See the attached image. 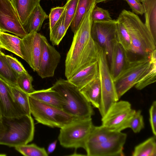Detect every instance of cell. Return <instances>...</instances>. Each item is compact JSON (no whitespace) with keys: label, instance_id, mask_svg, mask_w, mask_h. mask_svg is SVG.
Listing matches in <instances>:
<instances>
[{"label":"cell","instance_id":"cell-1","mask_svg":"<svg viewBox=\"0 0 156 156\" xmlns=\"http://www.w3.org/2000/svg\"><path fill=\"white\" fill-rule=\"evenodd\" d=\"M96 5H94L88 11L74 33L65 61V76L67 80L79 71L98 61L97 47L90 34L91 14Z\"/></svg>","mask_w":156,"mask_h":156},{"label":"cell","instance_id":"cell-2","mask_svg":"<svg viewBox=\"0 0 156 156\" xmlns=\"http://www.w3.org/2000/svg\"><path fill=\"white\" fill-rule=\"evenodd\" d=\"M118 17L123 23L129 36L131 48L127 53L138 57V59L148 57L156 50V41L145 24L137 15L124 9Z\"/></svg>","mask_w":156,"mask_h":156},{"label":"cell","instance_id":"cell-3","mask_svg":"<svg viewBox=\"0 0 156 156\" xmlns=\"http://www.w3.org/2000/svg\"><path fill=\"white\" fill-rule=\"evenodd\" d=\"M34 125L31 115L0 118V145L10 147L27 144L34 139Z\"/></svg>","mask_w":156,"mask_h":156},{"label":"cell","instance_id":"cell-4","mask_svg":"<svg viewBox=\"0 0 156 156\" xmlns=\"http://www.w3.org/2000/svg\"><path fill=\"white\" fill-rule=\"evenodd\" d=\"M51 87L60 96L62 109L67 113L78 119L91 118L94 114L91 104L68 80L59 79Z\"/></svg>","mask_w":156,"mask_h":156},{"label":"cell","instance_id":"cell-5","mask_svg":"<svg viewBox=\"0 0 156 156\" xmlns=\"http://www.w3.org/2000/svg\"><path fill=\"white\" fill-rule=\"evenodd\" d=\"M29 101L31 114L39 123L52 128H61L78 119L62 109L29 96Z\"/></svg>","mask_w":156,"mask_h":156},{"label":"cell","instance_id":"cell-6","mask_svg":"<svg viewBox=\"0 0 156 156\" xmlns=\"http://www.w3.org/2000/svg\"><path fill=\"white\" fill-rule=\"evenodd\" d=\"M96 45L98 55V62L99 77L101 87V102L98 109L102 117L111 106L119 99L117 97L114 80L109 67L105 51L103 48Z\"/></svg>","mask_w":156,"mask_h":156},{"label":"cell","instance_id":"cell-7","mask_svg":"<svg viewBox=\"0 0 156 156\" xmlns=\"http://www.w3.org/2000/svg\"><path fill=\"white\" fill-rule=\"evenodd\" d=\"M94 125L91 118L76 119L60 128L58 140L66 148H85L86 141Z\"/></svg>","mask_w":156,"mask_h":156},{"label":"cell","instance_id":"cell-8","mask_svg":"<svg viewBox=\"0 0 156 156\" xmlns=\"http://www.w3.org/2000/svg\"><path fill=\"white\" fill-rule=\"evenodd\" d=\"M149 63V56L128 60L120 73L114 79L119 100L137 83L148 67Z\"/></svg>","mask_w":156,"mask_h":156},{"label":"cell","instance_id":"cell-9","mask_svg":"<svg viewBox=\"0 0 156 156\" xmlns=\"http://www.w3.org/2000/svg\"><path fill=\"white\" fill-rule=\"evenodd\" d=\"M135 111L128 101H118L102 117V125L112 130L121 132L129 128L130 121Z\"/></svg>","mask_w":156,"mask_h":156},{"label":"cell","instance_id":"cell-10","mask_svg":"<svg viewBox=\"0 0 156 156\" xmlns=\"http://www.w3.org/2000/svg\"><path fill=\"white\" fill-rule=\"evenodd\" d=\"M90 34L95 43L105 51L109 63L112 43L115 41H117L116 20H112L102 22H92Z\"/></svg>","mask_w":156,"mask_h":156},{"label":"cell","instance_id":"cell-11","mask_svg":"<svg viewBox=\"0 0 156 156\" xmlns=\"http://www.w3.org/2000/svg\"><path fill=\"white\" fill-rule=\"evenodd\" d=\"M0 30L13 34L21 38L28 34L10 0H0Z\"/></svg>","mask_w":156,"mask_h":156},{"label":"cell","instance_id":"cell-12","mask_svg":"<svg viewBox=\"0 0 156 156\" xmlns=\"http://www.w3.org/2000/svg\"><path fill=\"white\" fill-rule=\"evenodd\" d=\"M61 58L60 53L44 35L41 37V51L37 72L42 78L54 76Z\"/></svg>","mask_w":156,"mask_h":156},{"label":"cell","instance_id":"cell-13","mask_svg":"<svg viewBox=\"0 0 156 156\" xmlns=\"http://www.w3.org/2000/svg\"><path fill=\"white\" fill-rule=\"evenodd\" d=\"M127 138L122 132L119 136L101 142L85 144L84 149L88 156H123V147Z\"/></svg>","mask_w":156,"mask_h":156},{"label":"cell","instance_id":"cell-14","mask_svg":"<svg viewBox=\"0 0 156 156\" xmlns=\"http://www.w3.org/2000/svg\"><path fill=\"white\" fill-rule=\"evenodd\" d=\"M41 35L38 32H31L21 38V51L23 59L34 72H37L39 69Z\"/></svg>","mask_w":156,"mask_h":156},{"label":"cell","instance_id":"cell-15","mask_svg":"<svg viewBox=\"0 0 156 156\" xmlns=\"http://www.w3.org/2000/svg\"><path fill=\"white\" fill-rule=\"evenodd\" d=\"M0 110L3 116L14 117L23 115L12 100L9 85L0 79Z\"/></svg>","mask_w":156,"mask_h":156},{"label":"cell","instance_id":"cell-16","mask_svg":"<svg viewBox=\"0 0 156 156\" xmlns=\"http://www.w3.org/2000/svg\"><path fill=\"white\" fill-rule=\"evenodd\" d=\"M129 60L126 51L122 45L117 40L114 41L109 63L110 72L114 80L120 73Z\"/></svg>","mask_w":156,"mask_h":156},{"label":"cell","instance_id":"cell-17","mask_svg":"<svg viewBox=\"0 0 156 156\" xmlns=\"http://www.w3.org/2000/svg\"><path fill=\"white\" fill-rule=\"evenodd\" d=\"M98 76L97 62L79 71L68 80L80 90Z\"/></svg>","mask_w":156,"mask_h":156},{"label":"cell","instance_id":"cell-18","mask_svg":"<svg viewBox=\"0 0 156 156\" xmlns=\"http://www.w3.org/2000/svg\"><path fill=\"white\" fill-rule=\"evenodd\" d=\"M94 107L98 109L101 99V87L99 76L80 90Z\"/></svg>","mask_w":156,"mask_h":156},{"label":"cell","instance_id":"cell-19","mask_svg":"<svg viewBox=\"0 0 156 156\" xmlns=\"http://www.w3.org/2000/svg\"><path fill=\"white\" fill-rule=\"evenodd\" d=\"M49 18L48 16L39 4L34 8L26 23L23 25L28 34L38 32L41 29L44 21Z\"/></svg>","mask_w":156,"mask_h":156},{"label":"cell","instance_id":"cell-20","mask_svg":"<svg viewBox=\"0 0 156 156\" xmlns=\"http://www.w3.org/2000/svg\"><path fill=\"white\" fill-rule=\"evenodd\" d=\"M150 63L148 67L135 85L137 90H141L154 83L156 80V50L149 56Z\"/></svg>","mask_w":156,"mask_h":156},{"label":"cell","instance_id":"cell-21","mask_svg":"<svg viewBox=\"0 0 156 156\" xmlns=\"http://www.w3.org/2000/svg\"><path fill=\"white\" fill-rule=\"evenodd\" d=\"M145 17V24L156 41V0H142Z\"/></svg>","mask_w":156,"mask_h":156},{"label":"cell","instance_id":"cell-22","mask_svg":"<svg viewBox=\"0 0 156 156\" xmlns=\"http://www.w3.org/2000/svg\"><path fill=\"white\" fill-rule=\"evenodd\" d=\"M41 0H11L22 25Z\"/></svg>","mask_w":156,"mask_h":156},{"label":"cell","instance_id":"cell-23","mask_svg":"<svg viewBox=\"0 0 156 156\" xmlns=\"http://www.w3.org/2000/svg\"><path fill=\"white\" fill-rule=\"evenodd\" d=\"M35 99L62 109V102L60 96L51 87L38 90L29 94Z\"/></svg>","mask_w":156,"mask_h":156},{"label":"cell","instance_id":"cell-24","mask_svg":"<svg viewBox=\"0 0 156 156\" xmlns=\"http://www.w3.org/2000/svg\"><path fill=\"white\" fill-rule=\"evenodd\" d=\"M21 38L0 30V47L23 59L20 47Z\"/></svg>","mask_w":156,"mask_h":156},{"label":"cell","instance_id":"cell-25","mask_svg":"<svg viewBox=\"0 0 156 156\" xmlns=\"http://www.w3.org/2000/svg\"><path fill=\"white\" fill-rule=\"evenodd\" d=\"M12 100L22 115H31L29 101V94L18 87L9 86Z\"/></svg>","mask_w":156,"mask_h":156},{"label":"cell","instance_id":"cell-26","mask_svg":"<svg viewBox=\"0 0 156 156\" xmlns=\"http://www.w3.org/2000/svg\"><path fill=\"white\" fill-rule=\"evenodd\" d=\"M95 4V0H78L76 13L70 26L73 33L78 29L86 13Z\"/></svg>","mask_w":156,"mask_h":156},{"label":"cell","instance_id":"cell-27","mask_svg":"<svg viewBox=\"0 0 156 156\" xmlns=\"http://www.w3.org/2000/svg\"><path fill=\"white\" fill-rule=\"evenodd\" d=\"M18 76L11 68L5 54L0 51V79L10 86L18 87L17 79Z\"/></svg>","mask_w":156,"mask_h":156},{"label":"cell","instance_id":"cell-28","mask_svg":"<svg viewBox=\"0 0 156 156\" xmlns=\"http://www.w3.org/2000/svg\"><path fill=\"white\" fill-rule=\"evenodd\" d=\"M133 156H156V136L150 137L135 148Z\"/></svg>","mask_w":156,"mask_h":156},{"label":"cell","instance_id":"cell-29","mask_svg":"<svg viewBox=\"0 0 156 156\" xmlns=\"http://www.w3.org/2000/svg\"><path fill=\"white\" fill-rule=\"evenodd\" d=\"M65 11L66 8L60 18L50 30V39L53 45H59L67 31L64 23Z\"/></svg>","mask_w":156,"mask_h":156},{"label":"cell","instance_id":"cell-30","mask_svg":"<svg viewBox=\"0 0 156 156\" xmlns=\"http://www.w3.org/2000/svg\"><path fill=\"white\" fill-rule=\"evenodd\" d=\"M117 41L122 45L127 53L131 48V41L129 34L121 20L118 17L117 20Z\"/></svg>","mask_w":156,"mask_h":156},{"label":"cell","instance_id":"cell-31","mask_svg":"<svg viewBox=\"0 0 156 156\" xmlns=\"http://www.w3.org/2000/svg\"><path fill=\"white\" fill-rule=\"evenodd\" d=\"M15 149L22 154L26 156H47L48 154L44 147L36 144H24L15 147Z\"/></svg>","mask_w":156,"mask_h":156},{"label":"cell","instance_id":"cell-32","mask_svg":"<svg viewBox=\"0 0 156 156\" xmlns=\"http://www.w3.org/2000/svg\"><path fill=\"white\" fill-rule=\"evenodd\" d=\"M33 78L27 72L19 75L17 79L18 87L22 90L28 94L35 91L32 85Z\"/></svg>","mask_w":156,"mask_h":156},{"label":"cell","instance_id":"cell-33","mask_svg":"<svg viewBox=\"0 0 156 156\" xmlns=\"http://www.w3.org/2000/svg\"><path fill=\"white\" fill-rule=\"evenodd\" d=\"M78 0H68L65 5V26L67 30L75 16Z\"/></svg>","mask_w":156,"mask_h":156},{"label":"cell","instance_id":"cell-34","mask_svg":"<svg viewBox=\"0 0 156 156\" xmlns=\"http://www.w3.org/2000/svg\"><path fill=\"white\" fill-rule=\"evenodd\" d=\"M91 18L92 22H102L109 21L113 20L108 11L95 5L92 11Z\"/></svg>","mask_w":156,"mask_h":156},{"label":"cell","instance_id":"cell-35","mask_svg":"<svg viewBox=\"0 0 156 156\" xmlns=\"http://www.w3.org/2000/svg\"><path fill=\"white\" fill-rule=\"evenodd\" d=\"M144 127V119L141 111H136L130 121L129 128H130L133 132L137 133L140 132Z\"/></svg>","mask_w":156,"mask_h":156},{"label":"cell","instance_id":"cell-36","mask_svg":"<svg viewBox=\"0 0 156 156\" xmlns=\"http://www.w3.org/2000/svg\"><path fill=\"white\" fill-rule=\"evenodd\" d=\"M66 8L65 5L62 7H56L51 9L49 14V29L51 30L60 18Z\"/></svg>","mask_w":156,"mask_h":156},{"label":"cell","instance_id":"cell-37","mask_svg":"<svg viewBox=\"0 0 156 156\" xmlns=\"http://www.w3.org/2000/svg\"><path fill=\"white\" fill-rule=\"evenodd\" d=\"M5 57L11 68L18 75L27 72L16 58L9 55H5Z\"/></svg>","mask_w":156,"mask_h":156},{"label":"cell","instance_id":"cell-38","mask_svg":"<svg viewBox=\"0 0 156 156\" xmlns=\"http://www.w3.org/2000/svg\"><path fill=\"white\" fill-rule=\"evenodd\" d=\"M149 121L152 132L156 136V101H154L149 110Z\"/></svg>","mask_w":156,"mask_h":156},{"label":"cell","instance_id":"cell-39","mask_svg":"<svg viewBox=\"0 0 156 156\" xmlns=\"http://www.w3.org/2000/svg\"><path fill=\"white\" fill-rule=\"evenodd\" d=\"M132 10V12L136 15H142L144 13L143 6L140 3L135 0H126Z\"/></svg>","mask_w":156,"mask_h":156},{"label":"cell","instance_id":"cell-40","mask_svg":"<svg viewBox=\"0 0 156 156\" xmlns=\"http://www.w3.org/2000/svg\"><path fill=\"white\" fill-rule=\"evenodd\" d=\"M57 140H55L50 143L48 145L47 149V153L48 154L52 153L55 149Z\"/></svg>","mask_w":156,"mask_h":156},{"label":"cell","instance_id":"cell-41","mask_svg":"<svg viewBox=\"0 0 156 156\" xmlns=\"http://www.w3.org/2000/svg\"><path fill=\"white\" fill-rule=\"evenodd\" d=\"M96 4H97L100 2H106L110 0H95Z\"/></svg>","mask_w":156,"mask_h":156},{"label":"cell","instance_id":"cell-42","mask_svg":"<svg viewBox=\"0 0 156 156\" xmlns=\"http://www.w3.org/2000/svg\"><path fill=\"white\" fill-rule=\"evenodd\" d=\"M138 3H140L142 0H135Z\"/></svg>","mask_w":156,"mask_h":156},{"label":"cell","instance_id":"cell-43","mask_svg":"<svg viewBox=\"0 0 156 156\" xmlns=\"http://www.w3.org/2000/svg\"><path fill=\"white\" fill-rule=\"evenodd\" d=\"M6 155L5 154H0V156H6Z\"/></svg>","mask_w":156,"mask_h":156},{"label":"cell","instance_id":"cell-44","mask_svg":"<svg viewBox=\"0 0 156 156\" xmlns=\"http://www.w3.org/2000/svg\"><path fill=\"white\" fill-rule=\"evenodd\" d=\"M2 116V114H1V111H0V118H1Z\"/></svg>","mask_w":156,"mask_h":156},{"label":"cell","instance_id":"cell-45","mask_svg":"<svg viewBox=\"0 0 156 156\" xmlns=\"http://www.w3.org/2000/svg\"><path fill=\"white\" fill-rule=\"evenodd\" d=\"M0 51H1V48H0Z\"/></svg>","mask_w":156,"mask_h":156}]
</instances>
